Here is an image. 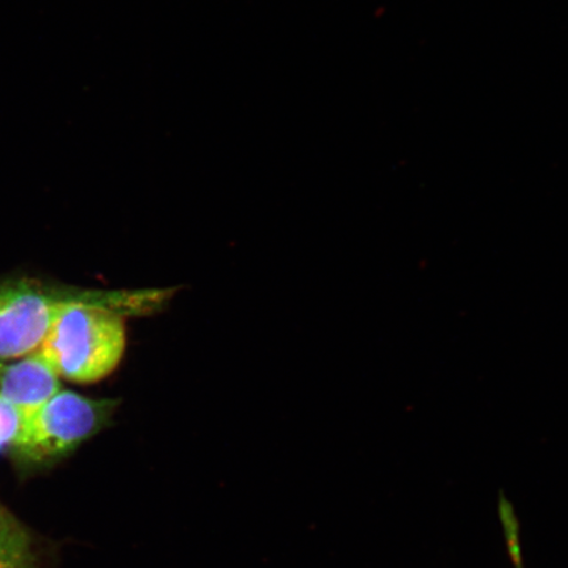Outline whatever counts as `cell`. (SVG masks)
<instances>
[{
    "mask_svg": "<svg viewBox=\"0 0 568 568\" xmlns=\"http://www.w3.org/2000/svg\"><path fill=\"white\" fill-rule=\"evenodd\" d=\"M111 295L81 294L54 320L39 353L60 378L90 385L116 371L126 347L122 305Z\"/></svg>",
    "mask_w": 568,
    "mask_h": 568,
    "instance_id": "1",
    "label": "cell"
},
{
    "mask_svg": "<svg viewBox=\"0 0 568 568\" xmlns=\"http://www.w3.org/2000/svg\"><path fill=\"white\" fill-rule=\"evenodd\" d=\"M13 361L0 365V397L27 420L60 393L61 378L38 351Z\"/></svg>",
    "mask_w": 568,
    "mask_h": 568,
    "instance_id": "4",
    "label": "cell"
},
{
    "mask_svg": "<svg viewBox=\"0 0 568 568\" xmlns=\"http://www.w3.org/2000/svg\"><path fill=\"white\" fill-rule=\"evenodd\" d=\"M80 295L33 281L0 283V362L39 351L54 320Z\"/></svg>",
    "mask_w": 568,
    "mask_h": 568,
    "instance_id": "3",
    "label": "cell"
},
{
    "mask_svg": "<svg viewBox=\"0 0 568 568\" xmlns=\"http://www.w3.org/2000/svg\"><path fill=\"white\" fill-rule=\"evenodd\" d=\"M0 568H36L30 535L2 504H0Z\"/></svg>",
    "mask_w": 568,
    "mask_h": 568,
    "instance_id": "5",
    "label": "cell"
},
{
    "mask_svg": "<svg viewBox=\"0 0 568 568\" xmlns=\"http://www.w3.org/2000/svg\"><path fill=\"white\" fill-rule=\"evenodd\" d=\"M120 406L118 399H92L61 389L24 422L12 452L31 465H45L74 453L109 428Z\"/></svg>",
    "mask_w": 568,
    "mask_h": 568,
    "instance_id": "2",
    "label": "cell"
},
{
    "mask_svg": "<svg viewBox=\"0 0 568 568\" xmlns=\"http://www.w3.org/2000/svg\"><path fill=\"white\" fill-rule=\"evenodd\" d=\"M0 365H2V364H0Z\"/></svg>",
    "mask_w": 568,
    "mask_h": 568,
    "instance_id": "7",
    "label": "cell"
},
{
    "mask_svg": "<svg viewBox=\"0 0 568 568\" xmlns=\"http://www.w3.org/2000/svg\"><path fill=\"white\" fill-rule=\"evenodd\" d=\"M24 422L20 412L0 397V450L12 449Z\"/></svg>",
    "mask_w": 568,
    "mask_h": 568,
    "instance_id": "6",
    "label": "cell"
}]
</instances>
